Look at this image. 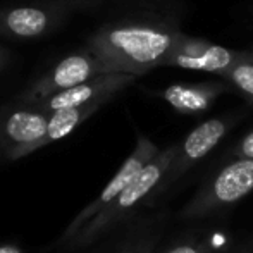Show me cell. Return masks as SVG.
<instances>
[{"label": "cell", "mask_w": 253, "mask_h": 253, "mask_svg": "<svg viewBox=\"0 0 253 253\" xmlns=\"http://www.w3.org/2000/svg\"><path fill=\"white\" fill-rule=\"evenodd\" d=\"M136 81V76L133 74H100L97 78L84 81L71 90L60 91L48 98L33 103L37 109L50 114L60 109H69V107H81L90 105V103H107L114 95H117L121 90L133 84Z\"/></svg>", "instance_id": "52a82bcc"}, {"label": "cell", "mask_w": 253, "mask_h": 253, "mask_svg": "<svg viewBox=\"0 0 253 253\" xmlns=\"http://www.w3.org/2000/svg\"><path fill=\"white\" fill-rule=\"evenodd\" d=\"M0 253H24L16 245H0Z\"/></svg>", "instance_id": "e0dca14e"}, {"label": "cell", "mask_w": 253, "mask_h": 253, "mask_svg": "<svg viewBox=\"0 0 253 253\" xmlns=\"http://www.w3.org/2000/svg\"><path fill=\"white\" fill-rule=\"evenodd\" d=\"M3 26L21 38L40 37L48 28V16L38 7H17L3 16Z\"/></svg>", "instance_id": "7c38bea8"}, {"label": "cell", "mask_w": 253, "mask_h": 253, "mask_svg": "<svg viewBox=\"0 0 253 253\" xmlns=\"http://www.w3.org/2000/svg\"><path fill=\"white\" fill-rule=\"evenodd\" d=\"M157 236H141L138 240L127 243L119 253H152L157 245Z\"/></svg>", "instance_id": "2e32d148"}, {"label": "cell", "mask_w": 253, "mask_h": 253, "mask_svg": "<svg viewBox=\"0 0 253 253\" xmlns=\"http://www.w3.org/2000/svg\"><path fill=\"white\" fill-rule=\"evenodd\" d=\"M177 153V145H170L166 150L145 166V169L131 181V184L116 198L105 210H102L95 219H91L67 245L86 247L97 241L102 234L116 227L127 217H131L141 205H145L155 195L159 188H166L167 174Z\"/></svg>", "instance_id": "7a4b0ae2"}, {"label": "cell", "mask_w": 253, "mask_h": 253, "mask_svg": "<svg viewBox=\"0 0 253 253\" xmlns=\"http://www.w3.org/2000/svg\"><path fill=\"white\" fill-rule=\"evenodd\" d=\"M100 74H105L103 67L91 53H73L60 60L43 78H40L31 86L26 98L37 103L43 98L60 93V91L71 90V88L78 86L91 78L100 76Z\"/></svg>", "instance_id": "ba28073f"}, {"label": "cell", "mask_w": 253, "mask_h": 253, "mask_svg": "<svg viewBox=\"0 0 253 253\" xmlns=\"http://www.w3.org/2000/svg\"><path fill=\"white\" fill-rule=\"evenodd\" d=\"M243 50H231L220 45L210 43L203 38L181 35L174 50L167 59L166 67H179L188 71H200L226 76L238 62Z\"/></svg>", "instance_id": "8992f818"}, {"label": "cell", "mask_w": 253, "mask_h": 253, "mask_svg": "<svg viewBox=\"0 0 253 253\" xmlns=\"http://www.w3.org/2000/svg\"><path fill=\"white\" fill-rule=\"evenodd\" d=\"M253 191V160H229L202 184L190 202L183 207L181 217L186 220L203 219L222 212Z\"/></svg>", "instance_id": "3957f363"}, {"label": "cell", "mask_w": 253, "mask_h": 253, "mask_svg": "<svg viewBox=\"0 0 253 253\" xmlns=\"http://www.w3.org/2000/svg\"><path fill=\"white\" fill-rule=\"evenodd\" d=\"M227 81L253 103V52H243L238 62L231 67V71L226 74Z\"/></svg>", "instance_id": "4fadbf2b"}, {"label": "cell", "mask_w": 253, "mask_h": 253, "mask_svg": "<svg viewBox=\"0 0 253 253\" xmlns=\"http://www.w3.org/2000/svg\"><path fill=\"white\" fill-rule=\"evenodd\" d=\"M224 90V83H174L164 88L159 95L176 112L195 116L209 110Z\"/></svg>", "instance_id": "30bf717a"}, {"label": "cell", "mask_w": 253, "mask_h": 253, "mask_svg": "<svg viewBox=\"0 0 253 253\" xmlns=\"http://www.w3.org/2000/svg\"><path fill=\"white\" fill-rule=\"evenodd\" d=\"M48 114L37 107H23L0 114V150L17 160L45 147Z\"/></svg>", "instance_id": "5b68a950"}, {"label": "cell", "mask_w": 253, "mask_h": 253, "mask_svg": "<svg viewBox=\"0 0 253 253\" xmlns=\"http://www.w3.org/2000/svg\"><path fill=\"white\" fill-rule=\"evenodd\" d=\"M181 31L164 23H119L103 26L90 38V53L103 73L141 76L166 67Z\"/></svg>", "instance_id": "6da1fadb"}, {"label": "cell", "mask_w": 253, "mask_h": 253, "mask_svg": "<svg viewBox=\"0 0 253 253\" xmlns=\"http://www.w3.org/2000/svg\"><path fill=\"white\" fill-rule=\"evenodd\" d=\"M166 253H213V248L209 241L195 240V241H184V243L170 248V250Z\"/></svg>", "instance_id": "9a60e30c"}, {"label": "cell", "mask_w": 253, "mask_h": 253, "mask_svg": "<svg viewBox=\"0 0 253 253\" xmlns=\"http://www.w3.org/2000/svg\"><path fill=\"white\" fill-rule=\"evenodd\" d=\"M241 253H247V252H241Z\"/></svg>", "instance_id": "ac0fdd59"}, {"label": "cell", "mask_w": 253, "mask_h": 253, "mask_svg": "<svg viewBox=\"0 0 253 253\" xmlns=\"http://www.w3.org/2000/svg\"><path fill=\"white\" fill-rule=\"evenodd\" d=\"M159 153H160L159 147L153 143L150 138H147L145 134H138L136 145H134V150L131 152V155L124 160L123 166L119 167V170L114 174V177L102 190V193L98 195L90 205H86L83 210H80V213L71 220V224L67 226V229L64 231L60 241H62V243H69L91 219H95L102 210H105L110 203L129 186L131 181H133L134 177L145 169V166L150 164Z\"/></svg>", "instance_id": "277c9868"}, {"label": "cell", "mask_w": 253, "mask_h": 253, "mask_svg": "<svg viewBox=\"0 0 253 253\" xmlns=\"http://www.w3.org/2000/svg\"><path fill=\"white\" fill-rule=\"evenodd\" d=\"M227 159L236 160V159H252L253 160V129L250 133H247L238 145L227 153Z\"/></svg>", "instance_id": "5bb4252c"}, {"label": "cell", "mask_w": 253, "mask_h": 253, "mask_svg": "<svg viewBox=\"0 0 253 253\" xmlns=\"http://www.w3.org/2000/svg\"><path fill=\"white\" fill-rule=\"evenodd\" d=\"M103 103H90V105L81 107H69V109H60L48 114V131L45 138V145L53 143L57 140H62L67 134H71L81 123L93 116Z\"/></svg>", "instance_id": "8fae6325"}, {"label": "cell", "mask_w": 253, "mask_h": 253, "mask_svg": "<svg viewBox=\"0 0 253 253\" xmlns=\"http://www.w3.org/2000/svg\"><path fill=\"white\" fill-rule=\"evenodd\" d=\"M234 121L227 117H212L205 123L198 124L179 145L177 153L174 157V162L170 166V170L167 174L166 186L170 183H176L183 174H186L191 167L202 159H205L217 145L220 143L227 131L231 129Z\"/></svg>", "instance_id": "9c48e42d"}]
</instances>
